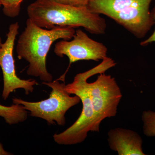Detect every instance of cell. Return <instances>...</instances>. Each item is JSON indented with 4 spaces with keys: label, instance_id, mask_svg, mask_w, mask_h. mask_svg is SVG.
<instances>
[{
    "label": "cell",
    "instance_id": "obj_1",
    "mask_svg": "<svg viewBox=\"0 0 155 155\" xmlns=\"http://www.w3.org/2000/svg\"><path fill=\"white\" fill-rule=\"evenodd\" d=\"M28 18L41 28L83 27L90 33L104 34L106 21L99 14L92 13L87 6L63 5L52 0H36L28 6Z\"/></svg>",
    "mask_w": 155,
    "mask_h": 155
},
{
    "label": "cell",
    "instance_id": "obj_2",
    "mask_svg": "<svg viewBox=\"0 0 155 155\" xmlns=\"http://www.w3.org/2000/svg\"><path fill=\"white\" fill-rule=\"evenodd\" d=\"M75 33L72 27L41 28L28 18L25 29L19 37L16 49L18 59H24L29 63L27 75L38 77L43 82L53 81L52 75L46 67V58L50 48L59 39H72Z\"/></svg>",
    "mask_w": 155,
    "mask_h": 155
},
{
    "label": "cell",
    "instance_id": "obj_3",
    "mask_svg": "<svg viewBox=\"0 0 155 155\" xmlns=\"http://www.w3.org/2000/svg\"><path fill=\"white\" fill-rule=\"evenodd\" d=\"M153 0H88L87 8L113 19L137 38H143L154 21L150 6Z\"/></svg>",
    "mask_w": 155,
    "mask_h": 155
},
{
    "label": "cell",
    "instance_id": "obj_4",
    "mask_svg": "<svg viewBox=\"0 0 155 155\" xmlns=\"http://www.w3.org/2000/svg\"><path fill=\"white\" fill-rule=\"evenodd\" d=\"M111 67L109 61L103 60L92 69L77 74L73 82L66 85L65 90L68 93L80 98L82 104V111L78 119L69 128L61 133L54 134L53 138L56 143L64 145L81 143L87 137L89 131H93L94 115L87 79L96 74L105 73Z\"/></svg>",
    "mask_w": 155,
    "mask_h": 155
},
{
    "label": "cell",
    "instance_id": "obj_5",
    "mask_svg": "<svg viewBox=\"0 0 155 155\" xmlns=\"http://www.w3.org/2000/svg\"><path fill=\"white\" fill-rule=\"evenodd\" d=\"M43 84L51 88L49 97L38 102H29L14 98V104L22 105L31 116L44 119L50 124L64 126L66 123L65 114L72 107L81 101L77 96H71L65 90L66 84L58 80Z\"/></svg>",
    "mask_w": 155,
    "mask_h": 155
},
{
    "label": "cell",
    "instance_id": "obj_6",
    "mask_svg": "<svg viewBox=\"0 0 155 155\" xmlns=\"http://www.w3.org/2000/svg\"><path fill=\"white\" fill-rule=\"evenodd\" d=\"M88 87L94 115L93 131L99 132L103 120L116 116L122 94L115 78L105 73L88 83Z\"/></svg>",
    "mask_w": 155,
    "mask_h": 155
},
{
    "label": "cell",
    "instance_id": "obj_7",
    "mask_svg": "<svg viewBox=\"0 0 155 155\" xmlns=\"http://www.w3.org/2000/svg\"><path fill=\"white\" fill-rule=\"evenodd\" d=\"M19 28L18 22L11 24L6 40L0 47V67L2 71L4 81L2 96L5 100L11 93L18 89H23L25 94L28 95L33 92L34 86L38 84L35 80L21 79L16 74L13 51Z\"/></svg>",
    "mask_w": 155,
    "mask_h": 155
},
{
    "label": "cell",
    "instance_id": "obj_8",
    "mask_svg": "<svg viewBox=\"0 0 155 155\" xmlns=\"http://www.w3.org/2000/svg\"><path fill=\"white\" fill-rule=\"evenodd\" d=\"M72 40H63L56 44L54 52L58 57L66 56L70 65L80 61H98L107 58V48L103 43L95 41L80 29H77Z\"/></svg>",
    "mask_w": 155,
    "mask_h": 155
},
{
    "label": "cell",
    "instance_id": "obj_9",
    "mask_svg": "<svg viewBox=\"0 0 155 155\" xmlns=\"http://www.w3.org/2000/svg\"><path fill=\"white\" fill-rule=\"evenodd\" d=\"M110 148L119 155H144L143 140L133 130L122 128L111 129L108 133Z\"/></svg>",
    "mask_w": 155,
    "mask_h": 155
},
{
    "label": "cell",
    "instance_id": "obj_10",
    "mask_svg": "<svg viewBox=\"0 0 155 155\" xmlns=\"http://www.w3.org/2000/svg\"><path fill=\"white\" fill-rule=\"evenodd\" d=\"M0 116L3 117L9 125L24 122L28 117V113L22 105L14 104L12 106L0 104Z\"/></svg>",
    "mask_w": 155,
    "mask_h": 155
},
{
    "label": "cell",
    "instance_id": "obj_11",
    "mask_svg": "<svg viewBox=\"0 0 155 155\" xmlns=\"http://www.w3.org/2000/svg\"><path fill=\"white\" fill-rule=\"evenodd\" d=\"M143 134L148 137H155V111H144L141 116Z\"/></svg>",
    "mask_w": 155,
    "mask_h": 155
},
{
    "label": "cell",
    "instance_id": "obj_12",
    "mask_svg": "<svg viewBox=\"0 0 155 155\" xmlns=\"http://www.w3.org/2000/svg\"><path fill=\"white\" fill-rule=\"evenodd\" d=\"M23 0H0L3 6L4 14L8 17L14 18L19 15L21 5Z\"/></svg>",
    "mask_w": 155,
    "mask_h": 155
},
{
    "label": "cell",
    "instance_id": "obj_13",
    "mask_svg": "<svg viewBox=\"0 0 155 155\" xmlns=\"http://www.w3.org/2000/svg\"><path fill=\"white\" fill-rule=\"evenodd\" d=\"M56 2L74 6H86L88 4V0H52Z\"/></svg>",
    "mask_w": 155,
    "mask_h": 155
},
{
    "label": "cell",
    "instance_id": "obj_14",
    "mask_svg": "<svg viewBox=\"0 0 155 155\" xmlns=\"http://www.w3.org/2000/svg\"><path fill=\"white\" fill-rule=\"evenodd\" d=\"M154 21V25H155V5L151 11ZM155 42V29L152 34L148 38H147L145 40L141 41L140 43V45L142 46H146L149 44Z\"/></svg>",
    "mask_w": 155,
    "mask_h": 155
},
{
    "label": "cell",
    "instance_id": "obj_15",
    "mask_svg": "<svg viewBox=\"0 0 155 155\" xmlns=\"http://www.w3.org/2000/svg\"><path fill=\"white\" fill-rule=\"evenodd\" d=\"M11 155V153L6 151L3 148V145L0 143V155Z\"/></svg>",
    "mask_w": 155,
    "mask_h": 155
},
{
    "label": "cell",
    "instance_id": "obj_16",
    "mask_svg": "<svg viewBox=\"0 0 155 155\" xmlns=\"http://www.w3.org/2000/svg\"><path fill=\"white\" fill-rule=\"evenodd\" d=\"M2 4H1V2H0V7L2 6ZM2 39H1V37H0V47L2 46Z\"/></svg>",
    "mask_w": 155,
    "mask_h": 155
}]
</instances>
